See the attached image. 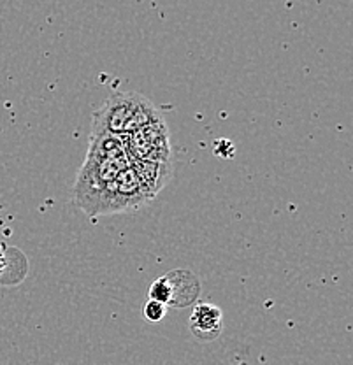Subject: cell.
I'll list each match as a JSON object with an SVG mask.
<instances>
[{
  "label": "cell",
  "mask_w": 353,
  "mask_h": 365,
  "mask_svg": "<svg viewBox=\"0 0 353 365\" xmlns=\"http://www.w3.org/2000/svg\"><path fill=\"white\" fill-rule=\"evenodd\" d=\"M160 118L157 106L144 95L135 91H116L93 113L92 132L127 137Z\"/></svg>",
  "instance_id": "6da1fadb"
},
{
  "label": "cell",
  "mask_w": 353,
  "mask_h": 365,
  "mask_svg": "<svg viewBox=\"0 0 353 365\" xmlns=\"http://www.w3.org/2000/svg\"><path fill=\"white\" fill-rule=\"evenodd\" d=\"M127 167H131L128 155L116 158L86 155L72 188V202L88 216H98L109 186Z\"/></svg>",
  "instance_id": "7a4b0ae2"
},
{
  "label": "cell",
  "mask_w": 353,
  "mask_h": 365,
  "mask_svg": "<svg viewBox=\"0 0 353 365\" xmlns=\"http://www.w3.org/2000/svg\"><path fill=\"white\" fill-rule=\"evenodd\" d=\"M153 197L148 193L143 182L139 181L135 170L131 167L123 170L120 176L109 186L108 195H106L104 204H102L98 216L116 215V212H132L146 205Z\"/></svg>",
  "instance_id": "3957f363"
},
{
  "label": "cell",
  "mask_w": 353,
  "mask_h": 365,
  "mask_svg": "<svg viewBox=\"0 0 353 365\" xmlns=\"http://www.w3.org/2000/svg\"><path fill=\"white\" fill-rule=\"evenodd\" d=\"M123 139L131 160H160V162L173 160L169 128L164 118L139 128Z\"/></svg>",
  "instance_id": "277c9868"
},
{
  "label": "cell",
  "mask_w": 353,
  "mask_h": 365,
  "mask_svg": "<svg viewBox=\"0 0 353 365\" xmlns=\"http://www.w3.org/2000/svg\"><path fill=\"white\" fill-rule=\"evenodd\" d=\"M223 330V313L210 302H197L190 317V332L197 341L211 342L218 339Z\"/></svg>",
  "instance_id": "5b68a950"
},
{
  "label": "cell",
  "mask_w": 353,
  "mask_h": 365,
  "mask_svg": "<svg viewBox=\"0 0 353 365\" xmlns=\"http://www.w3.org/2000/svg\"><path fill=\"white\" fill-rule=\"evenodd\" d=\"M165 277L170 284V292H173L169 302L170 307L181 309V307L195 306L200 295V281L195 274L188 269H174V271L167 272Z\"/></svg>",
  "instance_id": "8992f818"
},
{
  "label": "cell",
  "mask_w": 353,
  "mask_h": 365,
  "mask_svg": "<svg viewBox=\"0 0 353 365\" xmlns=\"http://www.w3.org/2000/svg\"><path fill=\"white\" fill-rule=\"evenodd\" d=\"M131 165L153 199L173 178V160H131Z\"/></svg>",
  "instance_id": "52a82bcc"
},
{
  "label": "cell",
  "mask_w": 353,
  "mask_h": 365,
  "mask_svg": "<svg viewBox=\"0 0 353 365\" xmlns=\"http://www.w3.org/2000/svg\"><path fill=\"white\" fill-rule=\"evenodd\" d=\"M86 155L92 157H108L116 158L127 155L123 137H118L108 132H90V143Z\"/></svg>",
  "instance_id": "ba28073f"
},
{
  "label": "cell",
  "mask_w": 353,
  "mask_h": 365,
  "mask_svg": "<svg viewBox=\"0 0 353 365\" xmlns=\"http://www.w3.org/2000/svg\"><path fill=\"white\" fill-rule=\"evenodd\" d=\"M148 295H150V300H155V302H160V304H164V306L169 307L173 292H170V284H169V281H167V277L165 276L157 277V279L151 283L150 294Z\"/></svg>",
  "instance_id": "9c48e42d"
},
{
  "label": "cell",
  "mask_w": 353,
  "mask_h": 365,
  "mask_svg": "<svg viewBox=\"0 0 353 365\" xmlns=\"http://www.w3.org/2000/svg\"><path fill=\"white\" fill-rule=\"evenodd\" d=\"M167 314V306L160 302H155V300H148L143 306V317L150 323H160Z\"/></svg>",
  "instance_id": "30bf717a"
},
{
  "label": "cell",
  "mask_w": 353,
  "mask_h": 365,
  "mask_svg": "<svg viewBox=\"0 0 353 365\" xmlns=\"http://www.w3.org/2000/svg\"><path fill=\"white\" fill-rule=\"evenodd\" d=\"M9 257H11V248H7L6 245L0 246V283H2L4 277L9 272Z\"/></svg>",
  "instance_id": "8fae6325"
}]
</instances>
